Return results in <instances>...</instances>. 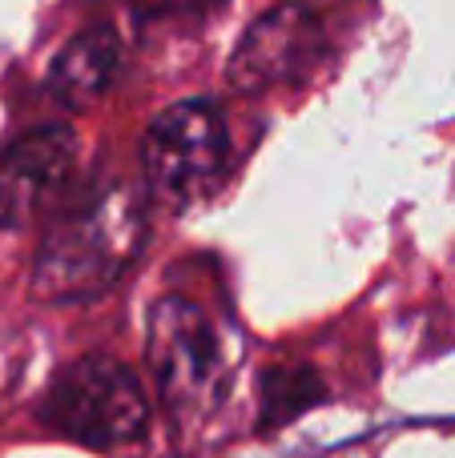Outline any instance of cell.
Returning <instances> with one entry per match:
<instances>
[{
    "instance_id": "5",
    "label": "cell",
    "mask_w": 455,
    "mask_h": 458,
    "mask_svg": "<svg viewBox=\"0 0 455 458\" xmlns=\"http://www.w3.org/2000/svg\"><path fill=\"white\" fill-rule=\"evenodd\" d=\"M322 53V24L311 8L279 4L274 13L258 16L242 32L238 48L230 53L226 81L238 93H266L287 81L303 77L306 64Z\"/></svg>"
},
{
    "instance_id": "7",
    "label": "cell",
    "mask_w": 455,
    "mask_h": 458,
    "mask_svg": "<svg viewBox=\"0 0 455 458\" xmlns=\"http://www.w3.org/2000/svg\"><path fill=\"white\" fill-rule=\"evenodd\" d=\"M121 64V40L113 29H89L56 53L48 69V93L64 109H89L113 85Z\"/></svg>"
},
{
    "instance_id": "4",
    "label": "cell",
    "mask_w": 455,
    "mask_h": 458,
    "mask_svg": "<svg viewBox=\"0 0 455 458\" xmlns=\"http://www.w3.org/2000/svg\"><path fill=\"white\" fill-rule=\"evenodd\" d=\"M230 137L206 101L169 105L142 137V174L158 201L190 206L206 198L226 174Z\"/></svg>"
},
{
    "instance_id": "8",
    "label": "cell",
    "mask_w": 455,
    "mask_h": 458,
    "mask_svg": "<svg viewBox=\"0 0 455 458\" xmlns=\"http://www.w3.org/2000/svg\"><path fill=\"white\" fill-rule=\"evenodd\" d=\"M319 403H327V382L311 366H266L258 378V430L287 427Z\"/></svg>"
},
{
    "instance_id": "3",
    "label": "cell",
    "mask_w": 455,
    "mask_h": 458,
    "mask_svg": "<svg viewBox=\"0 0 455 458\" xmlns=\"http://www.w3.org/2000/svg\"><path fill=\"white\" fill-rule=\"evenodd\" d=\"M40 422L53 435L93 451H117L150 430V398L137 374L109 354H85L69 362L40 398Z\"/></svg>"
},
{
    "instance_id": "6",
    "label": "cell",
    "mask_w": 455,
    "mask_h": 458,
    "mask_svg": "<svg viewBox=\"0 0 455 458\" xmlns=\"http://www.w3.org/2000/svg\"><path fill=\"white\" fill-rule=\"evenodd\" d=\"M77 157V137L64 125H45L37 133L21 137L0 157V225L21 229L48 206L64 185Z\"/></svg>"
},
{
    "instance_id": "9",
    "label": "cell",
    "mask_w": 455,
    "mask_h": 458,
    "mask_svg": "<svg viewBox=\"0 0 455 458\" xmlns=\"http://www.w3.org/2000/svg\"><path fill=\"white\" fill-rule=\"evenodd\" d=\"M150 4H158V8H177V4H193V0H150Z\"/></svg>"
},
{
    "instance_id": "1",
    "label": "cell",
    "mask_w": 455,
    "mask_h": 458,
    "mask_svg": "<svg viewBox=\"0 0 455 458\" xmlns=\"http://www.w3.org/2000/svg\"><path fill=\"white\" fill-rule=\"evenodd\" d=\"M145 245V209L129 190H97L48 222L32 261V298L93 301L121 282Z\"/></svg>"
},
{
    "instance_id": "2",
    "label": "cell",
    "mask_w": 455,
    "mask_h": 458,
    "mask_svg": "<svg viewBox=\"0 0 455 458\" xmlns=\"http://www.w3.org/2000/svg\"><path fill=\"white\" fill-rule=\"evenodd\" d=\"M145 362L174 422H202L206 414H214L234 378L222 330L190 298L153 301L150 330H145Z\"/></svg>"
}]
</instances>
